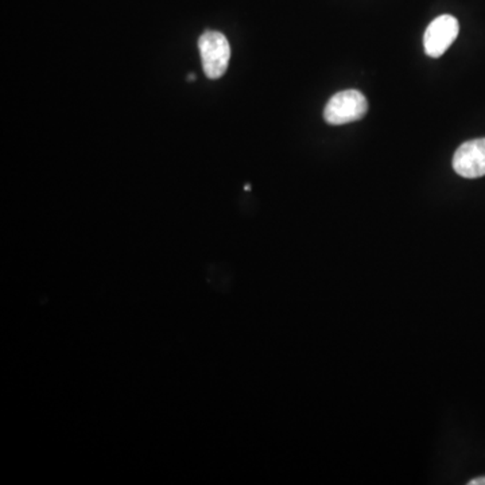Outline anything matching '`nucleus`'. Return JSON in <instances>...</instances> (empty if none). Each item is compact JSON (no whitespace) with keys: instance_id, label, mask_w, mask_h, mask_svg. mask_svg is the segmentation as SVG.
<instances>
[{"instance_id":"f257e3e1","label":"nucleus","mask_w":485,"mask_h":485,"mask_svg":"<svg viewBox=\"0 0 485 485\" xmlns=\"http://www.w3.org/2000/svg\"><path fill=\"white\" fill-rule=\"evenodd\" d=\"M199 49L207 79H220L227 72L231 59V46L224 34L205 31L199 37Z\"/></svg>"},{"instance_id":"39448f33","label":"nucleus","mask_w":485,"mask_h":485,"mask_svg":"<svg viewBox=\"0 0 485 485\" xmlns=\"http://www.w3.org/2000/svg\"><path fill=\"white\" fill-rule=\"evenodd\" d=\"M469 485H485V477L472 480V481H469Z\"/></svg>"},{"instance_id":"f03ea898","label":"nucleus","mask_w":485,"mask_h":485,"mask_svg":"<svg viewBox=\"0 0 485 485\" xmlns=\"http://www.w3.org/2000/svg\"><path fill=\"white\" fill-rule=\"evenodd\" d=\"M368 103L365 96L356 90H347L336 93L326 104L324 119L331 126L352 123L360 121L367 113Z\"/></svg>"},{"instance_id":"20e7f679","label":"nucleus","mask_w":485,"mask_h":485,"mask_svg":"<svg viewBox=\"0 0 485 485\" xmlns=\"http://www.w3.org/2000/svg\"><path fill=\"white\" fill-rule=\"evenodd\" d=\"M453 168L464 178H480L485 176V137L465 142L453 157Z\"/></svg>"},{"instance_id":"7ed1b4c3","label":"nucleus","mask_w":485,"mask_h":485,"mask_svg":"<svg viewBox=\"0 0 485 485\" xmlns=\"http://www.w3.org/2000/svg\"><path fill=\"white\" fill-rule=\"evenodd\" d=\"M458 31L460 25L452 15H441L435 18L425 31V53L432 59L442 56L458 37Z\"/></svg>"}]
</instances>
